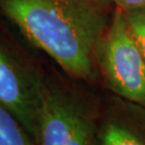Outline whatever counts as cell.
Listing matches in <instances>:
<instances>
[{
	"label": "cell",
	"mask_w": 145,
	"mask_h": 145,
	"mask_svg": "<svg viewBox=\"0 0 145 145\" xmlns=\"http://www.w3.org/2000/svg\"><path fill=\"white\" fill-rule=\"evenodd\" d=\"M115 7L110 0H0V12L68 76L99 80L97 48Z\"/></svg>",
	"instance_id": "1"
},
{
	"label": "cell",
	"mask_w": 145,
	"mask_h": 145,
	"mask_svg": "<svg viewBox=\"0 0 145 145\" xmlns=\"http://www.w3.org/2000/svg\"><path fill=\"white\" fill-rule=\"evenodd\" d=\"M85 84L43 63L36 145H96L102 98Z\"/></svg>",
	"instance_id": "2"
},
{
	"label": "cell",
	"mask_w": 145,
	"mask_h": 145,
	"mask_svg": "<svg viewBox=\"0 0 145 145\" xmlns=\"http://www.w3.org/2000/svg\"><path fill=\"white\" fill-rule=\"evenodd\" d=\"M97 68L111 93L145 106V60L118 9L98 45Z\"/></svg>",
	"instance_id": "3"
},
{
	"label": "cell",
	"mask_w": 145,
	"mask_h": 145,
	"mask_svg": "<svg viewBox=\"0 0 145 145\" xmlns=\"http://www.w3.org/2000/svg\"><path fill=\"white\" fill-rule=\"evenodd\" d=\"M43 62L0 29V103L21 120L33 138Z\"/></svg>",
	"instance_id": "4"
},
{
	"label": "cell",
	"mask_w": 145,
	"mask_h": 145,
	"mask_svg": "<svg viewBox=\"0 0 145 145\" xmlns=\"http://www.w3.org/2000/svg\"><path fill=\"white\" fill-rule=\"evenodd\" d=\"M96 145H145V106L111 95L102 99Z\"/></svg>",
	"instance_id": "5"
},
{
	"label": "cell",
	"mask_w": 145,
	"mask_h": 145,
	"mask_svg": "<svg viewBox=\"0 0 145 145\" xmlns=\"http://www.w3.org/2000/svg\"><path fill=\"white\" fill-rule=\"evenodd\" d=\"M0 145H36L21 120L0 103Z\"/></svg>",
	"instance_id": "6"
},
{
	"label": "cell",
	"mask_w": 145,
	"mask_h": 145,
	"mask_svg": "<svg viewBox=\"0 0 145 145\" xmlns=\"http://www.w3.org/2000/svg\"><path fill=\"white\" fill-rule=\"evenodd\" d=\"M130 31L145 60V9L124 12Z\"/></svg>",
	"instance_id": "7"
},
{
	"label": "cell",
	"mask_w": 145,
	"mask_h": 145,
	"mask_svg": "<svg viewBox=\"0 0 145 145\" xmlns=\"http://www.w3.org/2000/svg\"><path fill=\"white\" fill-rule=\"evenodd\" d=\"M115 9L128 12V11L145 9V0H110Z\"/></svg>",
	"instance_id": "8"
}]
</instances>
